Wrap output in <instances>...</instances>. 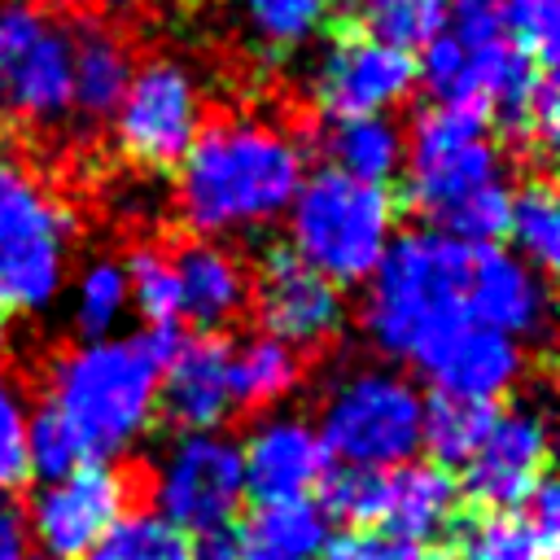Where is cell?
Masks as SVG:
<instances>
[{"label":"cell","instance_id":"obj_23","mask_svg":"<svg viewBox=\"0 0 560 560\" xmlns=\"http://www.w3.org/2000/svg\"><path fill=\"white\" fill-rule=\"evenodd\" d=\"M236 538V560H319L328 547V508L315 499L258 503Z\"/></svg>","mask_w":560,"mask_h":560},{"label":"cell","instance_id":"obj_5","mask_svg":"<svg viewBox=\"0 0 560 560\" xmlns=\"http://www.w3.org/2000/svg\"><path fill=\"white\" fill-rule=\"evenodd\" d=\"M74 210L13 149H0V315H44L74 271Z\"/></svg>","mask_w":560,"mask_h":560},{"label":"cell","instance_id":"obj_2","mask_svg":"<svg viewBox=\"0 0 560 560\" xmlns=\"http://www.w3.org/2000/svg\"><path fill=\"white\" fill-rule=\"evenodd\" d=\"M179 332H118L79 341L48 363L44 402L83 464H114L158 420V376Z\"/></svg>","mask_w":560,"mask_h":560},{"label":"cell","instance_id":"obj_27","mask_svg":"<svg viewBox=\"0 0 560 560\" xmlns=\"http://www.w3.org/2000/svg\"><path fill=\"white\" fill-rule=\"evenodd\" d=\"M332 4L337 0H232L249 39L271 57H289L315 44L332 18Z\"/></svg>","mask_w":560,"mask_h":560},{"label":"cell","instance_id":"obj_41","mask_svg":"<svg viewBox=\"0 0 560 560\" xmlns=\"http://www.w3.org/2000/svg\"><path fill=\"white\" fill-rule=\"evenodd\" d=\"M31 534H26V516L0 499V560H31Z\"/></svg>","mask_w":560,"mask_h":560},{"label":"cell","instance_id":"obj_18","mask_svg":"<svg viewBox=\"0 0 560 560\" xmlns=\"http://www.w3.org/2000/svg\"><path fill=\"white\" fill-rule=\"evenodd\" d=\"M464 319L503 332L512 341H538L551 324V289L547 276L521 262L508 245L468 249L464 276Z\"/></svg>","mask_w":560,"mask_h":560},{"label":"cell","instance_id":"obj_35","mask_svg":"<svg viewBox=\"0 0 560 560\" xmlns=\"http://www.w3.org/2000/svg\"><path fill=\"white\" fill-rule=\"evenodd\" d=\"M79 451L70 442V433L61 429V420L48 407H31V424H26V468L39 481H52L70 468H79Z\"/></svg>","mask_w":560,"mask_h":560},{"label":"cell","instance_id":"obj_38","mask_svg":"<svg viewBox=\"0 0 560 560\" xmlns=\"http://www.w3.org/2000/svg\"><path fill=\"white\" fill-rule=\"evenodd\" d=\"M512 136L525 140V144H534L538 153H547L556 144V136H560V96H556V79L547 70H542V79H538V88H534L521 122L512 127Z\"/></svg>","mask_w":560,"mask_h":560},{"label":"cell","instance_id":"obj_24","mask_svg":"<svg viewBox=\"0 0 560 560\" xmlns=\"http://www.w3.org/2000/svg\"><path fill=\"white\" fill-rule=\"evenodd\" d=\"M228 385H232V407L245 411L280 407L302 385V354L267 332H254L228 346Z\"/></svg>","mask_w":560,"mask_h":560},{"label":"cell","instance_id":"obj_19","mask_svg":"<svg viewBox=\"0 0 560 560\" xmlns=\"http://www.w3.org/2000/svg\"><path fill=\"white\" fill-rule=\"evenodd\" d=\"M158 416L175 433H214L232 416L228 341L201 332L179 337L158 376Z\"/></svg>","mask_w":560,"mask_h":560},{"label":"cell","instance_id":"obj_17","mask_svg":"<svg viewBox=\"0 0 560 560\" xmlns=\"http://www.w3.org/2000/svg\"><path fill=\"white\" fill-rule=\"evenodd\" d=\"M236 451L245 472V499H258V503L315 499V490L332 472V459L315 433V420L298 411L258 416L236 442Z\"/></svg>","mask_w":560,"mask_h":560},{"label":"cell","instance_id":"obj_13","mask_svg":"<svg viewBox=\"0 0 560 560\" xmlns=\"http://www.w3.org/2000/svg\"><path fill=\"white\" fill-rule=\"evenodd\" d=\"M306 92H311V105L328 122L394 114L416 92V57L363 31H341L315 57Z\"/></svg>","mask_w":560,"mask_h":560},{"label":"cell","instance_id":"obj_9","mask_svg":"<svg viewBox=\"0 0 560 560\" xmlns=\"http://www.w3.org/2000/svg\"><path fill=\"white\" fill-rule=\"evenodd\" d=\"M74 26L39 0L0 4V105L31 131L70 118Z\"/></svg>","mask_w":560,"mask_h":560},{"label":"cell","instance_id":"obj_20","mask_svg":"<svg viewBox=\"0 0 560 560\" xmlns=\"http://www.w3.org/2000/svg\"><path fill=\"white\" fill-rule=\"evenodd\" d=\"M175 284H179V315L192 319L201 332H219L249 306V262L228 241L192 236L188 245L171 249Z\"/></svg>","mask_w":560,"mask_h":560},{"label":"cell","instance_id":"obj_43","mask_svg":"<svg viewBox=\"0 0 560 560\" xmlns=\"http://www.w3.org/2000/svg\"><path fill=\"white\" fill-rule=\"evenodd\" d=\"M4 341H9V328H4V315H0V350H4Z\"/></svg>","mask_w":560,"mask_h":560},{"label":"cell","instance_id":"obj_21","mask_svg":"<svg viewBox=\"0 0 560 560\" xmlns=\"http://www.w3.org/2000/svg\"><path fill=\"white\" fill-rule=\"evenodd\" d=\"M136 70L127 39L105 22L74 26V74H70V118L101 127L122 101V88Z\"/></svg>","mask_w":560,"mask_h":560},{"label":"cell","instance_id":"obj_15","mask_svg":"<svg viewBox=\"0 0 560 560\" xmlns=\"http://www.w3.org/2000/svg\"><path fill=\"white\" fill-rule=\"evenodd\" d=\"M416 372L433 385V398L494 407L525 381L529 354L521 341L459 319L416 354Z\"/></svg>","mask_w":560,"mask_h":560},{"label":"cell","instance_id":"obj_28","mask_svg":"<svg viewBox=\"0 0 560 560\" xmlns=\"http://www.w3.org/2000/svg\"><path fill=\"white\" fill-rule=\"evenodd\" d=\"M416 88L429 105H472L477 109V48L459 31L433 35L416 57Z\"/></svg>","mask_w":560,"mask_h":560},{"label":"cell","instance_id":"obj_3","mask_svg":"<svg viewBox=\"0 0 560 560\" xmlns=\"http://www.w3.org/2000/svg\"><path fill=\"white\" fill-rule=\"evenodd\" d=\"M508 153L490 136V114L472 105H429L407 131V206L442 236L477 249L508 223Z\"/></svg>","mask_w":560,"mask_h":560},{"label":"cell","instance_id":"obj_34","mask_svg":"<svg viewBox=\"0 0 560 560\" xmlns=\"http://www.w3.org/2000/svg\"><path fill=\"white\" fill-rule=\"evenodd\" d=\"M26 424H31V402L18 376L0 368V499L26 486Z\"/></svg>","mask_w":560,"mask_h":560},{"label":"cell","instance_id":"obj_39","mask_svg":"<svg viewBox=\"0 0 560 560\" xmlns=\"http://www.w3.org/2000/svg\"><path fill=\"white\" fill-rule=\"evenodd\" d=\"M516 512H521L525 534L538 542V551L547 560H556V551H560V490L551 481H542Z\"/></svg>","mask_w":560,"mask_h":560},{"label":"cell","instance_id":"obj_14","mask_svg":"<svg viewBox=\"0 0 560 560\" xmlns=\"http://www.w3.org/2000/svg\"><path fill=\"white\" fill-rule=\"evenodd\" d=\"M551 459V424L538 407H494L477 451L464 464L459 494L490 516H512L542 481Z\"/></svg>","mask_w":560,"mask_h":560},{"label":"cell","instance_id":"obj_16","mask_svg":"<svg viewBox=\"0 0 560 560\" xmlns=\"http://www.w3.org/2000/svg\"><path fill=\"white\" fill-rule=\"evenodd\" d=\"M249 302L258 306L262 332L289 350H319L346 324V298L319 271H311L289 249H271L249 280Z\"/></svg>","mask_w":560,"mask_h":560},{"label":"cell","instance_id":"obj_6","mask_svg":"<svg viewBox=\"0 0 560 560\" xmlns=\"http://www.w3.org/2000/svg\"><path fill=\"white\" fill-rule=\"evenodd\" d=\"M289 254L302 258L337 289H354L372 276L389 241L398 236V206L389 188L359 184L332 166L306 171L289 214Z\"/></svg>","mask_w":560,"mask_h":560},{"label":"cell","instance_id":"obj_11","mask_svg":"<svg viewBox=\"0 0 560 560\" xmlns=\"http://www.w3.org/2000/svg\"><path fill=\"white\" fill-rule=\"evenodd\" d=\"M153 512L179 534H210L236 525L245 508V472L236 438L214 433H175L149 472Z\"/></svg>","mask_w":560,"mask_h":560},{"label":"cell","instance_id":"obj_7","mask_svg":"<svg viewBox=\"0 0 560 560\" xmlns=\"http://www.w3.org/2000/svg\"><path fill=\"white\" fill-rule=\"evenodd\" d=\"M424 402L420 385L398 368L350 363L328 381L315 433L337 468L381 472L420 455Z\"/></svg>","mask_w":560,"mask_h":560},{"label":"cell","instance_id":"obj_42","mask_svg":"<svg viewBox=\"0 0 560 560\" xmlns=\"http://www.w3.org/2000/svg\"><path fill=\"white\" fill-rule=\"evenodd\" d=\"M236 551H241L236 525H223V529L197 534V547H188V560H236Z\"/></svg>","mask_w":560,"mask_h":560},{"label":"cell","instance_id":"obj_12","mask_svg":"<svg viewBox=\"0 0 560 560\" xmlns=\"http://www.w3.org/2000/svg\"><path fill=\"white\" fill-rule=\"evenodd\" d=\"M131 481L114 464H79L52 481H39L26 516L31 547L44 560H83L122 516Z\"/></svg>","mask_w":560,"mask_h":560},{"label":"cell","instance_id":"obj_10","mask_svg":"<svg viewBox=\"0 0 560 560\" xmlns=\"http://www.w3.org/2000/svg\"><path fill=\"white\" fill-rule=\"evenodd\" d=\"M109 127L127 162L144 171H175L206 127V88L197 70L179 57L136 61Z\"/></svg>","mask_w":560,"mask_h":560},{"label":"cell","instance_id":"obj_37","mask_svg":"<svg viewBox=\"0 0 560 560\" xmlns=\"http://www.w3.org/2000/svg\"><path fill=\"white\" fill-rule=\"evenodd\" d=\"M319 560H446L433 542H407L376 529H341L328 534V547Z\"/></svg>","mask_w":560,"mask_h":560},{"label":"cell","instance_id":"obj_25","mask_svg":"<svg viewBox=\"0 0 560 560\" xmlns=\"http://www.w3.org/2000/svg\"><path fill=\"white\" fill-rule=\"evenodd\" d=\"M66 306H70V324L83 341H101V337H118L122 319L131 315V293H127V271L122 258L114 254H92L83 258L70 280H66Z\"/></svg>","mask_w":560,"mask_h":560},{"label":"cell","instance_id":"obj_33","mask_svg":"<svg viewBox=\"0 0 560 560\" xmlns=\"http://www.w3.org/2000/svg\"><path fill=\"white\" fill-rule=\"evenodd\" d=\"M499 31L538 66L547 70L560 48V0H503Z\"/></svg>","mask_w":560,"mask_h":560},{"label":"cell","instance_id":"obj_29","mask_svg":"<svg viewBox=\"0 0 560 560\" xmlns=\"http://www.w3.org/2000/svg\"><path fill=\"white\" fill-rule=\"evenodd\" d=\"M350 9L359 18L363 35H372L381 44H394L402 52L424 48L451 22L446 0H350Z\"/></svg>","mask_w":560,"mask_h":560},{"label":"cell","instance_id":"obj_32","mask_svg":"<svg viewBox=\"0 0 560 560\" xmlns=\"http://www.w3.org/2000/svg\"><path fill=\"white\" fill-rule=\"evenodd\" d=\"M83 560H188V538L158 512H127Z\"/></svg>","mask_w":560,"mask_h":560},{"label":"cell","instance_id":"obj_31","mask_svg":"<svg viewBox=\"0 0 560 560\" xmlns=\"http://www.w3.org/2000/svg\"><path fill=\"white\" fill-rule=\"evenodd\" d=\"M494 407H477V402H451V398H433L424 402V433L420 446L429 451L433 464L442 468H464L468 455L477 451L486 424H490Z\"/></svg>","mask_w":560,"mask_h":560},{"label":"cell","instance_id":"obj_26","mask_svg":"<svg viewBox=\"0 0 560 560\" xmlns=\"http://www.w3.org/2000/svg\"><path fill=\"white\" fill-rule=\"evenodd\" d=\"M503 236L512 241L508 249L529 262L534 271H551L560 258V197L547 179H525L512 184V201H508V223Z\"/></svg>","mask_w":560,"mask_h":560},{"label":"cell","instance_id":"obj_22","mask_svg":"<svg viewBox=\"0 0 560 560\" xmlns=\"http://www.w3.org/2000/svg\"><path fill=\"white\" fill-rule=\"evenodd\" d=\"M324 149L337 175L389 188V179H398L407 162V131L394 122V114L332 118L324 131Z\"/></svg>","mask_w":560,"mask_h":560},{"label":"cell","instance_id":"obj_44","mask_svg":"<svg viewBox=\"0 0 560 560\" xmlns=\"http://www.w3.org/2000/svg\"><path fill=\"white\" fill-rule=\"evenodd\" d=\"M0 109H4V105H0Z\"/></svg>","mask_w":560,"mask_h":560},{"label":"cell","instance_id":"obj_8","mask_svg":"<svg viewBox=\"0 0 560 560\" xmlns=\"http://www.w3.org/2000/svg\"><path fill=\"white\" fill-rule=\"evenodd\" d=\"M328 508L350 529H376L407 542L442 538L459 516V481L433 459H407L381 472H328Z\"/></svg>","mask_w":560,"mask_h":560},{"label":"cell","instance_id":"obj_4","mask_svg":"<svg viewBox=\"0 0 560 560\" xmlns=\"http://www.w3.org/2000/svg\"><path fill=\"white\" fill-rule=\"evenodd\" d=\"M468 245L411 228L389 241L372 276L363 280V337L389 363H416V354L464 319Z\"/></svg>","mask_w":560,"mask_h":560},{"label":"cell","instance_id":"obj_36","mask_svg":"<svg viewBox=\"0 0 560 560\" xmlns=\"http://www.w3.org/2000/svg\"><path fill=\"white\" fill-rule=\"evenodd\" d=\"M455 560H547V556L525 534L521 516H486L464 534Z\"/></svg>","mask_w":560,"mask_h":560},{"label":"cell","instance_id":"obj_1","mask_svg":"<svg viewBox=\"0 0 560 560\" xmlns=\"http://www.w3.org/2000/svg\"><path fill=\"white\" fill-rule=\"evenodd\" d=\"M306 179L298 136L267 114L206 118L175 166V210L206 236H254L280 223Z\"/></svg>","mask_w":560,"mask_h":560},{"label":"cell","instance_id":"obj_40","mask_svg":"<svg viewBox=\"0 0 560 560\" xmlns=\"http://www.w3.org/2000/svg\"><path fill=\"white\" fill-rule=\"evenodd\" d=\"M499 4L503 0H446L451 9V31L459 35H494L499 31Z\"/></svg>","mask_w":560,"mask_h":560},{"label":"cell","instance_id":"obj_30","mask_svg":"<svg viewBox=\"0 0 560 560\" xmlns=\"http://www.w3.org/2000/svg\"><path fill=\"white\" fill-rule=\"evenodd\" d=\"M122 271H127L131 311L153 332H175L184 315H179V284H175L171 249H162V245H136L122 258Z\"/></svg>","mask_w":560,"mask_h":560}]
</instances>
